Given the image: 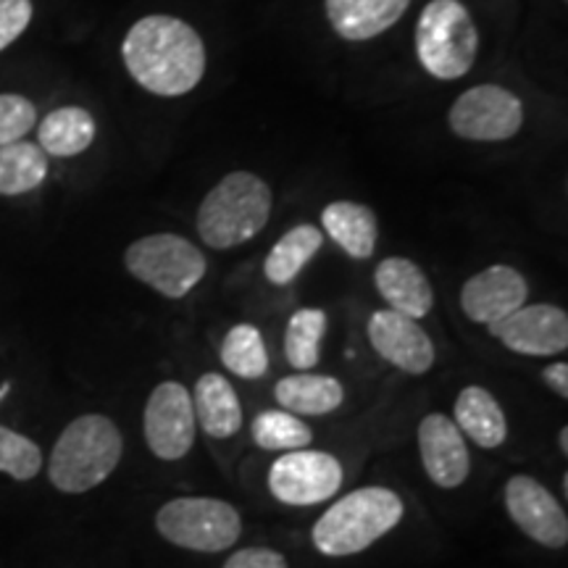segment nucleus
I'll use <instances>...</instances> for the list:
<instances>
[{"mask_svg":"<svg viewBox=\"0 0 568 568\" xmlns=\"http://www.w3.org/2000/svg\"><path fill=\"white\" fill-rule=\"evenodd\" d=\"M274 395L282 410H290V414L324 416L343 406L345 387L339 385V379H335V376L303 372L280 379Z\"/></svg>","mask_w":568,"mask_h":568,"instance_id":"obj_19","label":"nucleus"},{"mask_svg":"<svg viewBox=\"0 0 568 568\" xmlns=\"http://www.w3.org/2000/svg\"><path fill=\"white\" fill-rule=\"evenodd\" d=\"M343 466L335 456L318 450H290L274 460L268 489L284 506H316L337 495Z\"/></svg>","mask_w":568,"mask_h":568,"instance_id":"obj_9","label":"nucleus"},{"mask_svg":"<svg viewBox=\"0 0 568 568\" xmlns=\"http://www.w3.org/2000/svg\"><path fill=\"white\" fill-rule=\"evenodd\" d=\"M542 379L548 382V387L552 389V393L560 395L566 400L568 397V366L564 364V361H556V364L545 366Z\"/></svg>","mask_w":568,"mask_h":568,"instance_id":"obj_32","label":"nucleus"},{"mask_svg":"<svg viewBox=\"0 0 568 568\" xmlns=\"http://www.w3.org/2000/svg\"><path fill=\"white\" fill-rule=\"evenodd\" d=\"M506 508L508 516L524 535L545 545L550 550L566 548L568 542V518L558 497L537 479L510 477L506 485Z\"/></svg>","mask_w":568,"mask_h":568,"instance_id":"obj_11","label":"nucleus"},{"mask_svg":"<svg viewBox=\"0 0 568 568\" xmlns=\"http://www.w3.org/2000/svg\"><path fill=\"white\" fill-rule=\"evenodd\" d=\"M368 339L374 351L408 374H424L435 364V345L416 318L397 314V311H376L368 318Z\"/></svg>","mask_w":568,"mask_h":568,"instance_id":"obj_13","label":"nucleus"},{"mask_svg":"<svg viewBox=\"0 0 568 568\" xmlns=\"http://www.w3.org/2000/svg\"><path fill=\"white\" fill-rule=\"evenodd\" d=\"M190 397H193L195 424L203 426L205 435L213 439L237 435L243 426V408H240L234 387L222 374H203Z\"/></svg>","mask_w":568,"mask_h":568,"instance_id":"obj_18","label":"nucleus"},{"mask_svg":"<svg viewBox=\"0 0 568 568\" xmlns=\"http://www.w3.org/2000/svg\"><path fill=\"white\" fill-rule=\"evenodd\" d=\"M450 130L464 140L500 142L521 132V101L500 84H479L466 90L447 113Z\"/></svg>","mask_w":568,"mask_h":568,"instance_id":"obj_8","label":"nucleus"},{"mask_svg":"<svg viewBox=\"0 0 568 568\" xmlns=\"http://www.w3.org/2000/svg\"><path fill=\"white\" fill-rule=\"evenodd\" d=\"M322 224L326 234L353 258H368L374 253L379 226H376V216L368 205L353 201L329 203L322 211Z\"/></svg>","mask_w":568,"mask_h":568,"instance_id":"obj_20","label":"nucleus"},{"mask_svg":"<svg viewBox=\"0 0 568 568\" xmlns=\"http://www.w3.org/2000/svg\"><path fill=\"white\" fill-rule=\"evenodd\" d=\"M34 124H38V109L32 101L13 92L0 95V145L24 140Z\"/></svg>","mask_w":568,"mask_h":568,"instance_id":"obj_29","label":"nucleus"},{"mask_svg":"<svg viewBox=\"0 0 568 568\" xmlns=\"http://www.w3.org/2000/svg\"><path fill=\"white\" fill-rule=\"evenodd\" d=\"M558 445H560V453H568V426H560V435H558Z\"/></svg>","mask_w":568,"mask_h":568,"instance_id":"obj_33","label":"nucleus"},{"mask_svg":"<svg viewBox=\"0 0 568 568\" xmlns=\"http://www.w3.org/2000/svg\"><path fill=\"white\" fill-rule=\"evenodd\" d=\"M32 21V0H0V51L17 42Z\"/></svg>","mask_w":568,"mask_h":568,"instance_id":"obj_30","label":"nucleus"},{"mask_svg":"<svg viewBox=\"0 0 568 568\" xmlns=\"http://www.w3.org/2000/svg\"><path fill=\"white\" fill-rule=\"evenodd\" d=\"M326 335V314L318 308H303L290 318L284 332V355L297 372H311L318 364L322 339Z\"/></svg>","mask_w":568,"mask_h":568,"instance_id":"obj_25","label":"nucleus"},{"mask_svg":"<svg viewBox=\"0 0 568 568\" xmlns=\"http://www.w3.org/2000/svg\"><path fill=\"white\" fill-rule=\"evenodd\" d=\"M124 266L134 280L180 301L205 276V255L180 234H148L126 247Z\"/></svg>","mask_w":568,"mask_h":568,"instance_id":"obj_6","label":"nucleus"},{"mask_svg":"<svg viewBox=\"0 0 568 568\" xmlns=\"http://www.w3.org/2000/svg\"><path fill=\"white\" fill-rule=\"evenodd\" d=\"M155 527L176 548L222 552L237 542L243 521L237 508L216 497H176L155 514Z\"/></svg>","mask_w":568,"mask_h":568,"instance_id":"obj_7","label":"nucleus"},{"mask_svg":"<svg viewBox=\"0 0 568 568\" xmlns=\"http://www.w3.org/2000/svg\"><path fill=\"white\" fill-rule=\"evenodd\" d=\"M529 284L516 268L489 266L474 274L460 290V308L477 324L493 326L527 305Z\"/></svg>","mask_w":568,"mask_h":568,"instance_id":"obj_14","label":"nucleus"},{"mask_svg":"<svg viewBox=\"0 0 568 568\" xmlns=\"http://www.w3.org/2000/svg\"><path fill=\"white\" fill-rule=\"evenodd\" d=\"M222 361L243 379H261L268 372V353L261 332L253 324L232 326L222 343Z\"/></svg>","mask_w":568,"mask_h":568,"instance_id":"obj_26","label":"nucleus"},{"mask_svg":"<svg viewBox=\"0 0 568 568\" xmlns=\"http://www.w3.org/2000/svg\"><path fill=\"white\" fill-rule=\"evenodd\" d=\"M456 426L479 447H500L508 437V422L500 403L485 387L460 389L456 400Z\"/></svg>","mask_w":568,"mask_h":568,"instance_id":"obj_21","label":"nucleus"},{"mask_svg":"<svg viewBox=\"0 0 568 568\" xmlns=\"http://www.w3.org/2000/svg\"><path fill=\"white\" fill-rule=\"evenodd\" d=\"M314 439L311 426L290 410H264L253 422V443L264 450H303Z\"/></svg>","mask_w":568,"mask_h":568,"instance_id":"obj_27","label":"nucleus"},{"mask_svg":"<svg viewBox=\"0 0 568 568\" xmlns=\"http://www.w3.org/2000/svg\"><path fill=\"white\" fill-rule=\"evenodd\" d=\"M374 284L379 295L389 303V311H397L403 316L422 318L435 305V293H432L426 274L414 261L400 258V255L385 258L376 266Z\"/></svg>","mask_w":568,"mask_h":568,"instance_id":"obj_17","label":"nucleus"},{"mask_svg":"<svg viewBox=\"0 0 568 568\" xmlns=\"http://www.w3.org/2000/svg\"><path fill=\"white\" fill-rule=\"evenodd\" d=\"M322 245L324 234L322 230H316V226L301 224L295 226V230H290L284 237H280V243L272 247V253H268L264 264L266 280L272 284H290L303 272V266L322 251Z\"/></svg>","mask_w":568,"mask_h":568,"instance_id":"obj_23","label":"nucleus"},{"mask_svg":"<svg viewBox=\"0 0 568 568\" xmlns=\"http://www.w3.org/2000/svg\"><path fill=\"white\" fill-rule=\"evenodd\" d=\"M95 140V119L80 105H63L42 119L38 130V145L45 155L71 159L88 151Z\"/></svg>","mask_w":568,"mask_h":568,"instance_id":"obj_22","label":"nucleus"},{"mask_svg":"<svg viewBox=\"0 0 568 568\" xmlns=\"http://www.w3.org/2000/svg\"><path fill=\"white\" fill-rule=\"evenodd\" d=\"M416 53L435 80L450 82L468 74L479 53V32L460 0H432L416 24Z\"/></svg>","mask_w":568,"mask_h":568,"instance_id":"obj_5","label":"nucleus"},{"mask_svg":"<svg viewBox=\"0 0 568 568\" xmlns=\"http://www.w3.org/2000/svg\"><path fill=\"white\" fill-rule=\"evenodd\" d=\"M122 453V432L109 416H80L55 439L48 460V479L67 495L90 493L116 471Z\"/></svg>","mask_w":568,"mask_h":568,"instance_id":"obj_2","label":"nucleus"},{"mask_svg":"<svg viewBox=\"0 0 568 568\" xmlns=\"http://www.w3.org/2000/svg\"><path fill=\"white\" fill-rule=\"evenodd\" d=\"M42 468V450L30 437L0 426V474H9L17 481H30Z\"/></svg>","mask_w":568,"mask_h":568,"instance_id":"obj_28","label":"nucleus"},{"mask_svg":"<svg viewBox=\"0 0 568 568\" xmlns=\"http://www.w3.org/2000/svg\"><path fill=\"white\" fill-rule=\"evenodd\" d=\"M268 213H272L268 184L251 172H232L205 195L197 211V232L209 247L230 251L264 230Z\"/></svg>","mask_w":568,"mask_h":568,"instance_id":"obj_4","label":"nucleus"},{"mask_svg":"<svg viewBox=\"0 0 568 568\" xmlns=\"http://www.w3.org/2000/svg\"><path fill=\"white\" fill-rule=\"evenodd\" d=\"M224 568H287L282 552L268 550V548H247L237 550L226 560Z\"/></svg>","mask_w":568,"mask_h":568,"instance_id":"obj_31","label":"nucleus"},{"mask_svg":"<svg viewBox=\"0 0 568 568\" xmlns=\"http://www.w3.org/2000/svg\"><path fill=\"white\" fill-rule=\"evenodd\" d=\"M403 500L387 487L355 489L335 506L326 508L314 527V545L318 552L332 558L355 556L376 539L393 531L403 518Z\"/></svg>","mask_w":568,"mask_h":568,"instance_id":"obj_3","label":"nucleus"},{"mask_svg":"<svg viewBox=\"0 0 568 568\" xmlns=\"http://www.w3.org/2000/svg\"><path fill=\"white\" fill-rule=\"evenodd\" d=\"M193 397L180 382H163L148 397L145 439L153 456L161 460H180L195 443Z\"/></svg>","mask_w":568,"mask_h":568,"instance_id":"obj_10","label":"nucleus"},{"mask_svg":"<svg viewBox=\"0 0 568 568\" xmlns=\"http://www.w3.org/2000/svg\"><path fill=\"white\" fill-rule=\"evenodd\" d=\"M124 67L140 88L161 98H180L197 88L205 74V45L187 21L142 17L126 32Z\"/></svg>","mask_w":568,"mask_h":568,"instance_id":"obj_1","label":"nucleus"},{"mask_svg":"<svg viewBox=\"0 0 568 568\" xmlns=\"http://www.w3.org/2000/svg\"><path fill=\"white\" fill-rule=\"evenodd\" d=\"M418 450H422L426 474L437 487L456 489L471 471L464 435L456 422L443 414H429L418 424Z\"/></svg>","mask_w":568,"mask_h":568,"instance_id":"obj_15","label":"nucleus"},{"mask_svg":"<svg viewBox=\"0 0 568 568\" xmlns=\"http://www.w3.org/2000/svg\"><path fill=\"white\" fill-rule=\"evenodd\" d=\"M48 176V155L34 142L0 145V195H24Z\"/></svg>","mask_w":568,"mask_h":568,"instance_id":"obj_24","label":"nucleus"},{"mask_svg":"<svg viewBox=\"0 0 568 568\" xmlns=\"http://www.w3.org/2000/svg\"><path fill=\"white\" fill-rule=\"evenodd\" d=\"M487 329L508 351L521 355H558L568 347L566 311L548 303L521 305L514 314L487 326Z\"/></svg>","mask_w":568,"mask_h":568,"instance_id":"obj_12","label":"nucleus"},{"mask_svg":"<svg viewBox=\"0 0 568 568\" xmlns=\"http://www.w3.org/2000/svg\"><path fill=\"white\" fill-rule=\"evenodd\" d=\"M410 0H324L326 19L343 40L364 42L403 19Z\"/></svg>","mask_w":568,"mask_h":568,"instance_id":"obj_16","label":"nucleus"}]
</instances>
